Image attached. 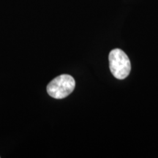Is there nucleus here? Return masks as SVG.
Masks as SVG:
<instances>
[{"instance_id":"obj_1","label":"nucleus","mask_w":158,"mask_h":158,"mask_svg":"<svg viewBox=\"0 0 158 158\" xmlns=\"http://www.w3.org/2000/svg\"><path fill=\"white\" fill-rule=\"evenodd\" d=\"M110 70L116 78L122 80L129 76L131 64L127 55L121 49L116 48L109 54Z\"/></svg>"},{"instance_id":"obj_2","label":"nucleus","mask_w":158,"mask_h":158,"mask_svg":"<svg viewBox=\"0 0 158 158\" xmlns=\"http://www.w3.org/2000/svg\"><path fill=\"white\" fill-rule=\"evenodd\" d=\"M76 86L74 78L70 75L63 74L53 79L47 86L48 94L53 98L63 99L72 93Z\"/></svg>"}]
</instances>
